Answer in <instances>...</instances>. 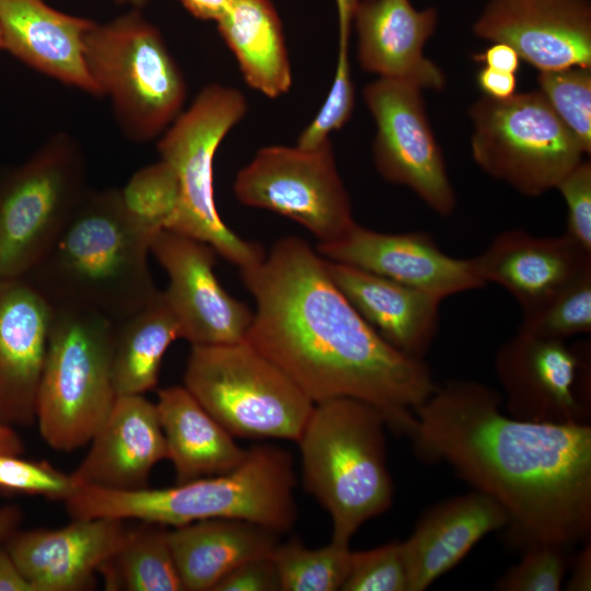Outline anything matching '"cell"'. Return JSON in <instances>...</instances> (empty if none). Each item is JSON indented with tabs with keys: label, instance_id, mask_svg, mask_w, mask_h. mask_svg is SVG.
<instances>
[{
	"label": "cell",
	"instance_id": "obj_43",
	"mask_svg": "<svg viewBox=\"0 0 591 591\" xmlns=\"http://www.w3.org/2000/svg\"><path fill=\"white\" fill-rule=\"evenodd\" d=\"M584 546L580 549L571 564V575L565 584L569 591L591 590V544L590 538L584 541Z\"/></svg>",
	"mask_w": 591,
	"mask_h": 591
},
{
	"label": "cell",
	"instance_id": "obj_41",
	"mask_svg": "<svg viewBox=\"0 0 591 591\" xmlns=\"http://www.w3.org/2000/svg\"><path fill=\"white\" fill-rule=\"evenodd\" d=\"M473 58L484 63L485 67L510 73L518 72L521 61L518 53L503 43H494L485 51L474 55Z\"/></svg>",
	"mask_w": 591,
	"mask_h": 591
},
{
	"label": "cell",
	"instance_id": "obj_10",
	"mask_svg": "<svg viewBox=\"0 0 591 591\" xmlns=\"http://www.w3.org/2000/svg\"><path fill=\"white\" fill-rule=\"evenodd\" d=\"M85 160L67 134L50 137L0 175V279L25 277L88 192Z\"/></svg>",
	"mask_w": 591,
	"mask_h": 591
},
{
	"label": "cell",
	"instance_id": "obj_6",
	"mask_svg": "<svg viewBox=\"0 0 591 591\" xmlns=\"http://www.w3.org/2000/svg\"><path fill=\"white\" fill-rule=\"evenodd\" d=\"M116 324L86 310L53 306L36 396V421L54 450L89 443L117 397L112 376Z\"/></svg>",
	"mask_w": 591,
	"mask_h": 591
},
{
	"label": "cell",
	"instance_id": "obj_11",
	"mask_svg": "<svg viewBox=\"0 0 591 591\" xmlns=\"http://www.w3.org/2000/svg\"><path fill=\"white\" fill-rule=\"evenodd\" d=\"M470 117L475 163L526 196L556 188L586 154L538 90L507 99L484 95Z\"/></svg>",
	"mask_w": 591,
	"mask_h": 591
},
{
	"label": "cell",
	"instance_id": "obj_5",
	"mask_svg": "<svg viewBox=\"0 0 591 591\" xmlns=\"http://www.w3.org/2000/svg\"><path fill=\"white\" fill-rule=\"evenodd\" d=\"M385 427L371 404L336 397L314 404L297 440L303 486L329 514L332 542L349 545L364 522L392 506Z\"/></svg>",
	"mask_w": 591,
	"mask_h": 591
},
{
	"label": "cell",
	"instance_id": "obj_23",
	"mask_svg": "<svg viewBox=\"0 0 591 591\" xmlns=\"http://www.w3.org/2000/svg\"><path fill=\"white\" fill-rule=\"evenodd\" d=\"M94 24L44 0H0L2 50L62 84L100 96L84 59V39Z\"/></svg>",
	"mask_w": 591,
	"mask_h": 591
},
{
	"label": "cell",
	"instance_id": "obj_19",
	"mask_svg": "<svg viewBox=\"0 0 591 591\" xmlns=\"http://www.w3.org/2000/svg\"><path fill=\"white\" fill-rule=\"evenodd\" d=\"M124 521L72 519L57 530H16L4 546L34 591H82L120 546Z\"/></svg>",
	"mask_w": 591,
	"mask_h": 591
},
{
	"label": "cell",
	"instance_id": "obj_12",
	"mask_svg": "<svg viewBox=\"0 0 591 591\" xmlns=\"http://www.w3.org/2000/svg\"><path fill=\"white\" fill-rule=\"evenodd\" d=\"M233 192L245 206L298 222L320 243L338 240L355 223L331 139L313 148H262L236 174Z\"/></svg>",
	"mask_w": 591,
	"mask_h": 591
},
{
	"label": "cell",
	"instance_id": "obj_38",
	"mask_svg": "<svg viewBox=\"0 0 591 591\" xmlns=\"http://www.w3.org/2000/svg\"><path fill=\"white\" fill-rule=\"evenodd\" d=\"M567 207L566 234L591 252V163L582 160L557 184Z\"/></svg>",
	"mask_w": 591,
	"mask_h": 591
},
{
	"label": "cell",
	"instance_id": "obj_33",
	"mask_svg": "<svg viewBox=\"0 0 591 591\" xmlns=\"http://www.w3.org/2000/svg\"><path fill=\"white\" fill-rule=\"evenodd\" d=\"M521 332L549 339L591 332V270L565 286L541 306L523 313Z\"/></svg>",
	"mask_w": 591,
	"mask_h": 591
},
{
	"label": "cell",
	"instance_id": "obj_18",
	"mask_svg": "<svg viewBox=\"0 0 591 591\" xmlns=\"http://www.w3.org/2000/svg\"><path fill=\"white\" fill-rule=\"evenodd\" d=\"M53 306L26 279H0V424L36 421Z\"/></svg>",
	"mask_w": 591,
	"mask_h": 591
},
{
	"label": "cell",
	"instance_id": "obj_30",
	"mask_svg": "<svg viewBox=\"0 0 591 591\" xmlns=\"http://www.w3.org/2000/svg\"><path fill=\"white\" fill-rule=\"evenodd\" d=\"M169 526L144 522L127 533L101 567L107 590L185 591L169 541Z\"/></svg>",
	"mask_w": 591,
	"mask_h": 591
},
{
	"label": "cell",
	"instance_id": "obj_28",
	"mask_svg": "<svg viewBox=\"0 0 591 591\" xmlns=\"http://www.w3.org/2000/svg\"><path fill=\"white\" fill-rule=\"evenodd\" d=\"M217 24L251 88L271 99L289 91L292 74L288 50L270 0H231Z\"/></svg>",
	"mask_w": 591,
	"mask_h": 591
},
{
	"label": "cell",
	"instance_id": "obj_2",
	"mask_svg": "<svg viewBox=\"0 0 591 591\" xmlns=\"http://www.w3.org/2000/svg\"><path fill=\"white\" fill-rule=\"evenodd\" d=\"M241 277L256 303L245 336L251 347L314 404L363 401L389 428L410 437L416 409L437 387L430 368L376 334L336 287L318 252L300 237H283Z\"/></svg>",
	"mask_w": 591,
	"mask_h": 591
},
{
	"label": "cell",
	"instance_id": "obj_17",
	"mask_svg": "<svg viewBox=\"0 0 591 591\" xmlns=\"http://www.w3.org/2000/svg\"><path fill=\"white\" fill-rule=\"evenodd\" d=\"M317 252L440 300L486 286L473 258L449 256L425 232L384 233L355 222L338 240L318 243Z\"/></svg>",
	"mask_w": 591,
	"mask_h": 591
},
{
	"label": "cell",
	"instance_id": "obj_15",
	"mask_svg": "<svg viewBox=\"0 0 591 591\" xmlns=\"http://www.w3.org/2000/svg\"><path fill=\"white\" fill-rule=\"evenodd\" d=\"M150 252L169 277L162 292L178 323L181 338L192 346L245 340L253 312L219 283L213 273L217 252L210 245L164 230L152 240Z\"/></svg>",
	"mask_w": 591,
	"mask_h": 591
},
{
	"label": "cell",
	"instance_id": "obj_35",
	"mask_svg": "<svg viewBox=\"0 0 591 591\" xmlns=\"http://www.w3.org/2000/svg\"><path fill=\"white\" fill-rule=\"evenodd\" d=\"M340 591H408L402 542L351 551L348 576Z\"/></svg>",
	"mask_w": 591,
	"mask_h": 591
},
{
	"label": "cell",
	"instance_id": "obj_47",
	"mask_svg": "<svg viewBox=\"0 0 591 591\" xmlns=\"http://www.w3.org/2000/svg\"><path fill=\"white\" fill-rule=\"evenodd\" d=\"M119 4H130L135 9L143 7L148 0H116Z\"/></svg>",
	"mask_w": 591,
	"mask_h": 591
},
{
	"label": "cell",
	"instance_id": "obj_7",
	"mask_svg": "<svg viewBox=\"0 0 591 591\" xmlns=\"http://www.w3.org/2000/svg\"><path fill=\"white\" fill-rule=\"evenodd\" d=\"M84 59L128 139L150 141L183 112L184 76L159 30L137 9L109 23H95L84 39Z\"/></svg>",
	"mask_w": 591,
	"mask_h": 591
},
{
	"label": "cell",
	"instance_id": "obj_22",
	"mask_svg": "<svg viewBox=\"0 0 591 591\" xmlns=\"http://www.w3.org/2000/svg\"><path fill=\"white\" fill-rule=\"evenodd\" d=\"M91 447L71 473L78 485L114 490L148 487L152 468L167 459L155 403L143 395L117 396Z\"/></svg>",
	"mask_w": 591,
	"mask_h": 591
},
{
	"label": "cell",
	"instance_id": "obj_40",
	"mask_svg": "<svg viewBox=\"0 0 591 591\" xmlns=\"http://www.w3.org/2000/svg\"><path fill=\"white\" fill-rule=\"evenodd\" d=\"M515 73L495 70L484 67L477 73V84L484 95L494 99H507L515 93Z\"/></svg>",
	"mask_w": 591,
	"mask_h": 591
},
{
	"label": "cell",
	"instance_id": "obj_36",
	"mask_svg": "<svg viewBox=\"0 0 591 591\" xmlns=\"http://www.w3.org/2000/svg\"><path fill=\"white\" fill-rule=\"evenodd\" d=\"M568 547L536 544L522 551V558L495 583L499 591H558L564 584Z\"/></svg>",
	"mask_w": 591,
	"mask_h": 591
},
{
	"label": "cell",
	"instance_id": "obj_39",
	"mask_svg": "<svg viewBox=\"0 0 591 591\" xmlns=\"http://www.w3.org/2000/svg\"><path fill=\"white\" fill-rule=\"evenodd\" d=\"M211 591H280L273 556L251 558L237 565Z\"/></svg>",
	"mask_w": 591,
	"mask_h": 591
},
{
	"label": "cell",
	"instance_id": "obj_27",
	"mask_svg": "<svg viewBox=\"0 0 591 591\" xmlns=\"http://www.w3.org/2000/svg\"><path fill=\"white\" fill-rule=\"evenodd\" d=\"M279 533L236 519H207L169 530L184 590L211 591L237 565L271 555Z\"/></svg>",
	"mask_w": 591,
	"mask_h": 591
},
{
	"label": "cell",
	"instance_id": "obj_21",
	"mask_svg": "<svg viewBox=\"0 0 591 591\" xmlns=\"http://www.w3.org/2000/svg\"><path fill=\"white\" fill-rule=\"evenodd\" d=\"M352 20L362 69L421 90L444 88L443 71L424 55L438 23L434 8L417 10L409 0H360Z\"/></svg>",
	"mask_w": 591,
	"mask_h": 591
},
{
	"label": "cell",
	"instance_id": "obj_1",
	"mask_svg": "<svg viewBox=\"0 0 591 591\" xmlns=\"http://www.w3.org/2000/svg\"><path fill=\"white\" fill-rule=\"evenodd\" d=\"M483 383L437 385L416 409V453L445 462L507 514L506 542L565 547L591 534V427L507 416Z\"/></svg>",
	"mask_w": 591,
	"mask_h": 591
},
{
	"label": "cell",
	"instance_id": "obj_29",
	"mask_svg": "<svg viewBox=\"0 0 591 591\" xmlns=\"http://www.w3.org/2000/svg\"><path fill=\"white\" fill-rule=\"evenodd\" d=\"M181 338L178 323L163 292L116 324L112 376L117 396L143 395L158 384L162 359Z\"/></svg>",
	"mask_w": 591,
	"mask_h": 591
},
{
	"label": "cell",
	"instance_id": "obj_24",
	"mask_svg": "<svg viewBox=\"0 0 591 591\" xmlns=\"http://www.w3.org/2000/svg\"><path fill=\"white\" fill-rule=\"evenodd\" d=\"M503 509L487 495L472 490L427 509L402 542L408 591H424L456 566L487 534L503 530Z\"/></svg>",
	"mask_w": 591,
	"mask_h": 591
},
{
	"label": "cell",
	"instance_id": "obj_48",
	"mask_svg": "<svg viewBox=\"0 0 591 591\" xmlns=\"http://www.w3.org/2000/svg\"><path fill=\"white\" fill-rule=\"evenodd\" d=\"M2 51V42H1V35H0V53Z\"/></svg>",
	"mask_w": 591,
	"mask_h": 591
},
{
	"label": "cell",
	"instance_id": "obj_26",
	"mask_svg": "<svg viewBox=\"0 0 591 591\" xmlns=\"http://www.w3.org/2000/svg\"><path fill=\"white\" fill-rule=\"evenodd\" d=\"M155 405L176 484L227 473L245 459L247 450L184 385L160 390Z\"/></svg>",
	"mask_w": 591,
	"mask_h": 591
},
{
	"label": "cell",
	"instance_id": "obj_14",
	"mask_svg": "<svg viewBox=\"0 0 591 591\" xmlns=\"http://www.w3.org/2000/svg\"><path fill=\"white\" fill-rule=\"evenodd\" d=\"M587 349L519 331L495 357L498 381L513 418L586 422Z\"/></svg>",
	"mask_w": 591,
	"mask_h": 591
},
{
	"label": "cell",
	"instance_id": "obj_25",
	"mask_svg": "<svg viewBox=\"0 0 591 591\" xmlns=\"http://www.w3.org/2000/svg\"><path fill=\"white\" fill-rule=\"evenodd\" d=\"M326 262L336 287L376 334L401 354L424 360L438 334L442 300L378 274Z\"/></svg>",
	"mask_w": 591,
	"mask_h": 591
},
{
	"label": "cell",
	"instance_id": "obj_20",
	"mask_svg": "<svg viewBox=\"0 0 591 591\" xmlns=\"http://www.w3.org/2000/svg\"><path fill=\"white\" fill-rule=\"evenodd\" d=\"M473 260L486 285L493 282L506 289L523 313L541 306L591 270V252L566 233L543 236L522 229L497 234Z\"/></svg>",
	"mask_w": 591,
	"mask_h": 591
},
{
	"label": "cell",
	"instance_id": "obj_37",
	"mask_svg": "<svg viewBox=\"0 0 591 591\" xmlns=\"http://www.w3.org/2000/svg\"><path fill=\"white\" fill-rule=\"evenodd\" d=\"M20 456L0 452L1 490L65 501L78 487L71 474H65L47 462L27 461Z\"/></svg>",
	"mask_w": 591,
	"mask_h": 591
},
{
	"label": "cell",
	"instance_id": "obj_4",
	"mask_svg": "<svg viewBox=\"0 0 591 591\" xmlns=\"http://www.w3.org/2000/svg\"><path fill=\"white\" fill-rule=\"evenodd\" d=\"M290 453L256 445L233 470L167 488L114 490L78 485L65 500L72 519H136L166 526L207 519L244 520L279 534L297 519Z\"/></svg>",
	"mask_w": 591,
	"mask_h": 591
},
{
	"label": "cell",
	"instance_id": "obj_34",
	"mask_svg": "<svg viewBox=\"0 0 591 591\" xmlns=\"http://www.w3.org/2000/svg\"><path fill=\"white\" fill-rule=\"evenodd\" d=\"M538 91L554 113L579 141L584 153L591 152V68L569 67L540 71Z\"/></svg>",
	"mask_w": 591,
	"mask_h": 591
},
{
	"label": "cell",
	"instance_id": "obj_42",
	"mask_svg": "<svg viewBox=\"0 0 591 591\" xmlns=\"http://www.w3.org/2000/svg\"><path fill=\"white\" fill-rule=\"evenodd\" d=\"M0 591H34L25 579L7 547L0 544Z\"/></svg>",
	"mask_w": 591,
	"mask_h": 591
},
{
	"label": "cell",
	"instance_id": "obj_45",
	"mask_svg": "<svg viewBox=\"0 0 591 591\" xmlns=\"http://www.w3.org/2000/svg\"><path fill=\"white\" fill-rule=\"evenodd\" d=\"M22 521L21 509L16 506H4L0 508V544L13 534Z\"/></svg>",
	"mask_w": 591,
	"mask_h": 591
},
{
	"label": "cell",
	"instance_id": "obj_44",
	"mask_svg": "<svg viewBox=\"0 0 591 591\" xmlns=\"http://www.w3.org/2000/svg\"><path fill=\"white\" fill-rule=\"evenodd\" d=\"M195 18L204 21H219L229 9L231 0H179Z\"/></svg>",
	"mask_w": 591,
	"mask_h": 591
},
{
	"label": "cell",
	"instance_id": "obj_8",
	"mask_svg": "<svg viewBox=\"0 0 591 591\" xmlns=\"http://www.w3.org/2000/svg\"><path fill=\"white\" fill-rule=\"evenodd\" d=\"M184 386L234 438L297 441L314 403L245 340L192 346Z\"/></svg>",
	"mask_w": 591,
	"mask_h": 591
},
{
	"label": "cell",
	"instance_id": "obj_9",
	"mask_svg": "<svg viewBox=\"0 0 591 591\" xmlns=\"http://www.w3.org/2000/svg\"><path fill=\"white\" fill-rule=\"evenodd\" d=\"M246 112V99L239 90L209 84L158 142L160 160L171 166L178 184V208L170 231L207 243L240 269L258 263L265 253L221 220L215 202L213 160L221 141Z\"/></svg>",
	"mask_w": 591,
	"mask_h": 591
},
{
	"label": "cell",
	"instance_id": "obj_3",
	"mask_svg": "<svg viewBox=\"0 0 591 591\" xmlns=\"http://www.w3.org/2000/svg\"><path fill=\"white\" fill-rule=\"evenodd\" d=\"M151 239L126 215L119 189H88L71 219L26 278L51 304L115 324L155 300Z\"/></svg>",
	"mask_w": 591,
	"mask_h": 591
},
{
	"label": "cell",
	"instance_id": "obj_31",
	"mask_svg": "<svg viewBox=\"0 0 591 591\" xmlns=\"http://www.w3.org/2000/svg\"><path fill=\"white\" fill-rule=\"evenodd\" d=\"M280 591H337L348 576L349 545L332 542L309 548L298 538L278 543L273 554Z\"/></svg>",
	"mask_w": 591,
	"mask_h": 591
},
{
	"label": "cell",
	"instance_id": "obj_32",
	"mask_svg": "<svg viewBox=\"0 0 591 591\" xmlns=\"http://www.w3.org/2000/svg\"><path fill=\"white\" fill-rule=\"evenodd\" d=\"M119 196L130 221L151 241L161 231L172 229L178 208V184L164 161L135 172L119 189Z\"/></svg>",
	"mask_w": 591,
	"mask_h": 591
},
{
	"label": "cell",
	"instance_id": "obj_46",
	"mask_svg": "<svg viewBox=\"0 0 591 591\" xmlns=\"http://www.w3.org/2000/svg\"><path fill=\"white\" fill-rule=\"evenodd\" d=\"M0 452L7 454L21 455L24 452V444L16 431L9 426L0 424Z\"/></svg>",
	"mask_w": 591,
	"mask_h": 591
},
{
	"label": "cell",
	"instance_id": "obj_16",
	"mask_svg": "<svg viewBox=\"0 0 591 591\" xmlns=\"http://www.w3.org/2000/svg\"><path fill=\"white\" fill-rule=\"evenodd\" d=\"M473 32L511 46L540 71L591 68L589 0H489Z\"/></svg>",
	"mask_w": 591,
	"mask_h": 591
},
{
	"label": "cell",
	"instance_id": "obj_13",
	"mask_svg": "<svg viewBox=\"0 0 591 591\" xmlns=\"http://www.w3.org/2000/svg\"><path fill=\"white\" fill-rule=\"evenodd\" d=\"M421 89L379 78L363 90L376 126L373 161L380 175L413 190L430 209L450 216L456 197L428 120Z\"/></svg>",
	"mask_w": 591,
	"mask_h": 591
}]
</instances>
